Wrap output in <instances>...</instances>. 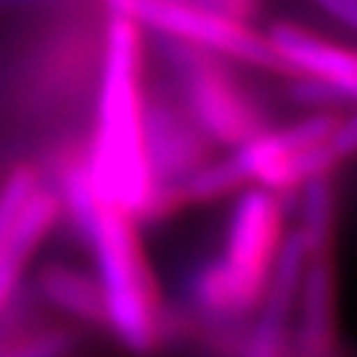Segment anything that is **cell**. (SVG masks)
Wrapping results in <instances>:
<instances>
[{
	"mask_svg": "<svg viewBox=\"0 0 357 357\" xmlns=\"http://www.w3.org/2000/svg\"><path fill=\"white\" fill-rule=\"evenodd\" d=\"M0 40V138L53 146L79 138L90 116L106 40L103 0H40Z\"/></svg>",
	"mask_w": 357,
	"mask_h": 357,
	"instance_id": "6da1fadb",
	"label": "cell"
},
{
	"mask_svg": "<svg viewBox=\"0 0 357 357\" xmlns=\"http://www.w3.org/2000/svg\"><path fill=\"white\" fill-rule=\"evenodd\" d=\"M236 196L220 249L193 265L183 302L172 307V339H191L206 355L228 352L246 336L289 236L283 196L259 185Z\"/></svg>",
	"mask_w": 357,
	"mask_h": 357,
	"instance_id": "7a4b0ae2",
	"label": "cell"
},
{
	"mask_svg": "<svg viewBox=\"0 0 357 357\" xmlns=\"http://www.w3.org/2000/svg\"><path fill=\"white\" fill-rule=\"evenodd\" d=\"M146 29L109 11L98 85L85 130V167L96 196L138 222H156L159 199L143 151Z\"/></svg>",
	"mask_w": 357,
	"mask_h": 357,
	"instance_id": "3957f363",
	"label": "cell"
},
{
	"mask_svg": "<svg viewBox=\"0 0 357 357\" xmlns=\"http://www.w3.org/2000/svg\"><path fill=\"white\" fill-rule=\"evenodd\" d=\"M75 233L96 265L93 275L106 302V331L130 355L149 357L165 349L169 305L141 241V222L98 199L75 225Z\"/></svg>",
	"mask_w": 357,
	"mask_h": 357,
	"instance_id": "277c9868",
	"label": "cell"
},
{
	"mask_svg": "<svg viewBox=\"0 0 357 357\" xmlns=\"http://www.w3.org/2000/svg\"><path fill=\"white\" fill-rule=\"evenodd\" d=\"M355 116L339 109L310 112L289 125H270L238 149H230L246 185L278 196L299 193L305 185L333 172L355 153Z\"/></svg>",
	"mask_w": 357,
	"mask_h": 357,
	"instance_id": "5b68a950",
	"label": "cell"
},
{
	"mask_svg": "<svg viewBox=\"0 0 357 357\" xmlns=\"http://www.w3.org/2000/svg\"><path fill=\"white\" fill-rule=\"evenodd\" d=\"M165 77L217 149H238L268 130L270 112L228 59L180 40L153 35Z\"/></svg>",
	"mask_w": 357,
	"mask_h": 357,
	"instance_id": "8992f818",
	"label": "cell"
},
{
	"mask_svg": "<svg viewBox=\"0 0 357 357\" xmlns=\"http://www.w3.org/2000/svg\"><path fill=\"white\" fill-rule=\"evenodd\" d=\"M215 149L169 79L149 77L143 98V151L162 220L183 209V183L215 159Z\"/></svg>",
	"mask_w": 357,
	"mask_h": 357,
	"instance_id": "52a82bcc",
	"label": "cell"
},
{
	"mask_svg": "<svg viewBox=\"0 0 357 357\" xmlns=\"http://www.w3.org/2000/svg\"><path fill=\"white\" fill-rule=\"evenodd\" d=\"M109 11L125 13L151 35L188 43L196 48L217 53L243 69H259L268 75L286 77V69L270 48L268 35L255 29L252 22L236 16L196 8L172 0H103Z\"/></svg>",
	"mask_w": 357,
	"mask_h": 357,
	"instance_id": "ba28073f",
	"label": "cell"
},
{
	"mask_svg": "<svg viewBox=\"0 0 357 357\" xmlns=\"http://www.w3.org/2000/svg\"><path fill=\"white\" fill-rule=\"evenodd\" d=\"M61 220V204L35 162H16L0 183V318L11 315L26 270Z\"/></svg>",
	"mask_w": 357,
	"mask_h": 357,
	"instance_id": "9c48e42d",
	"label": "cell"
},
{
	"mask_svg": "<svg viewBox=\"0 0 357 357\" xmlns=\"http://www.w3.org/2000/svg\"><path fill=\"white\" fill-rule=\"evenodd\" d=\"M305 246V243H302ZM339 318H336V265L331 246L307 249L294 302L289 357H336Z\"/></svg>",
	"mask_w": 357,
	"mask_h": 357,
	"instance_id": "30bf717a",
	"label": "cell"
},
{
	"mask_svg": "<svg viewBox=\"0 0 357 357\" xmlns=\"http://www.w3.org/2000/svg\"><path fill=\"white\" fill-rule=\"evenodd\" d=\"M270 48L275 51L278 61L289 77H307L333 88L344 98H355L357 90V66L355 53L339 45L336 40H328L296 24V22H278L265 32Z\"/></svg>",
	"mask_w": 357,
	"mask_h": 357,
	"instance_id": "8fae6325",
	"label": "cell"
},
{
	"mask_svg": "<svg viewBox=\"0 0 357 357\" xmlns=\"http://www.w3.org/2000/svg\"><path fill=\"white\" fill-rule=\"evenodd\" d=\"M302 262H305V246L296 233H289L278 265L273 270L268 294L249 323L246 342L238 357H289V336H291L294 302H296Z\"/></svg>",
	"mask_w": 357,
	"mask_h": 357,
	"instance_id": "7c38bea8",
	"label": "cell"
},
{
	"mask_svg": "<svg viewBox=\"0 0 357 357\" xmlns=\"http://www.w3.org/2000/svg\"><path fill=\"white\" fill-rule=\"evenodd\" d=\"M35 291L43 305L53 307L79 328L106 331V302L93 273L69 262H48L35 275Z\"/></svg>",
	"mask_w": 357,
	"mask_h": 357,
	"instance_id": "4fadbf2b",
	"label": "cell"
},
{
	"mask_svg": "<svg viewBox=\"0 0 357 357\" xmlns=\"http://www.w3.org/2000/svg\"><path fill=\"white\" fill-rule=\"evenodd\" d=\"M77 333L69 328H32L8 323L0 328V357H75Z\"/></svg>",
	"mask_w": 357,
	"mask_h": 357,
	"instance_id": "5bb4252c",
	"label": "cell"
},
{
	"mask_svg": "<svg viewBox=\"0 0 357 357\" xmlns=\"http://www.w3.org/2000/svg\"><path fill=\"white\" fill-rule=\"evenodd\" d=\"M172 3H185V6H196V8H209V11L225 13V16H236L243 22H252L259 8L262 0H172Z\"/></svg>",
	"mask_w": 357,
	"mask_h": 357,
	"instance_id": "9a60e30c",
	"label": "cell"
},
{
	"mask_svg": "<svg viewBox=\"0 0 357 357\" xmlns=\"http://www.w3.org/2000/svg\"><path fill=\"white\" fill-rule=\"evenodd\" d=\"M32 3H40V0H0V13L22 11L24 6H32Z\"/></svg>",
	"mask_w": 357,
	"mask_h": 357,
	"instance_id": "2e32d148",
	"label": "cell"
}]
</instances>
